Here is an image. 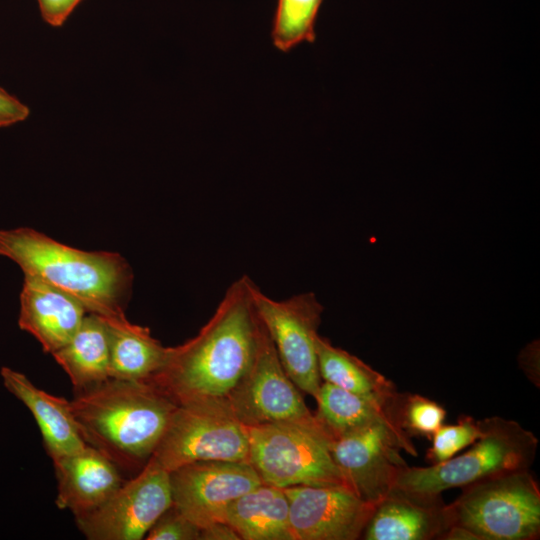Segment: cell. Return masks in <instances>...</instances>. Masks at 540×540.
<instances>
[{"label": "cell", "instance_id": "cell-26", "mask_svg": "<svg viewBox=\"0 0 540 540\" xmlns=\"http://www.w3.org/2000/svg\"><path fill=\"white\" fill-rule=\"evenodd\" d=\"M201 528L171 505L147 532V540H200Z\"/></svg>", "mask_w": 540, "mask_h": 540}, {"label": "cell", "instance_id": "cell-18", "mask_svg": "<svg viewBox=\"0 0 540 540\" xmlns=\"http://www.w3.org/2000/svg\"><path fill=\"white\" fill-rule=\"evenodd\" d=\"M102 318L109 336L110 378L147 381L162 368L169 347L152 337L147 327L132 324L124 313Z\"/></svg>", "mask_w": 540, "mask_h": 540}, {"label": "cell", "instance_id": "cell-27", "mask_svg": "<svg viewBox=\"0 0 540 540\" xmlns=\"http://www.w3.org/2000/svg\"><path fill=\"white\" fill-rule=\"evenodd\" d=\"M82 0H37L43 20L61 27Z\"/></svg>", "mask_w": 540, "mask_h": 540}, {"label": "cell", "instance_id": "cell-10", "mask_svg": "<svg viewBox=\"0 0 540 540\" xmlns=\"http://www.w3.org/2000/svg\"><path fill=\"white\" fill-rule=\"evenodd\" d=\"M400 450L417 455L410 436L399 426L385 422L338 436L330 445L332 458L349 488L373 505L394 488L398 473L408 465Z\"/></svg>", "mask_w": 540, "mask_h": 540}, {"label": "cell", "instance_id": "cell-19", "mask_svg": "<svg viewBox=\"0 0 540 540\" xmlns=\"http://www.w3.org/2000/svg\"><path fill=\"white\" fill-rule=\"evenodd\" d=\"M225 521L241 540H294L284 488L261 483L235 499Z\"/></svg>", "mask_w": 540, "mask_h": 540}, {"label": "cell", "instance_id": "cell-11", "mask_svg": "<svg viewBox=\"0 0 540 540\" xmlns=\"http://www.w3.org/2000/svg\"><path fill=\"white\" fill-rule=\"evenodd\" d=\"M171 505L169 472L148 461L105 503L75 522L89 540H140Z\"/></svg>", "mask_w": 540, "mask_h": 540}, {"label": "cell", "instance_id": "cell-5", "mask_svg": "<svg viewBox=\"0 0 540 540\" xmlns=\"http://www.w3.org/2000/svg\"><path fill=\"white\" fill-rule=\"evenodd\" d=\"M482 435L466 452L444 462L425 467H403L394 488L441 495L477 481L518 470L533 464L538 439L518 422L492 416L479 421Z\"/></svg>", "mask_w": 540, "mask_h": 540}, {"label": "cell", "instance_id": "cell-24", "mask_svg": "<svg viewBox=\"0 0 540 540\" xmlns=\"http://www.w3.org/2000/svg\"><path fill=\"white\" fill-rule=\"evenodd\" d=\"M394 413L398 425L408 436L431 437L446 417L441 405L418 394L398 393Z\"/></svg>", "mask_w": 540, "mask_h": 540}, {"label": "cell", "instance_id": "cell-15", "mask_svg": "<svg viewBox=\"0 0 540 540\" xmlns=\"http://www.w3.org/2000/svg\"><path fill=\"white\" fill-rule=\"evenodd\" d=\"M72 296L32 275H24L19 327L34 336L45 353H54L76 333L85 315Z\"/></svg>", "mask_w": 540, "mask_h": 540}, {"label": "cell", "instance_id": "cell-22", "mask_svg": "<svg viewBox=\"0 0 540 540\" xmlns=\"http://www.w3.org/2000/svg\"><path fill=\"white\" fill-rule=\"evenodd\" d=\"M315 400V417L332 440L374 423L385 422L399 426L394 415L395 401L386 406L327 382L321 383Z\"/></svg>", "mask_w": 540, "mask_h": 540}, {"label": "cell", "instance_id": "cell-25", "mask_svg": "<svg viewBox=\"0 0 540 540\" xmlns=\"http://www.w3.org/2000/svg\"><path fill=\"white\" fill-rule=\"evenodd\" d=\"M482 435L479 421L462 416L456 424H442L431 436L432 445L427 452L431 464L444 462L462 449L472 445Z\"/></svg>", "mask_w": 540, "mask_h": 540}, {"label": "cell", "instance_id": "cell-28", "mask_svg": "<svg viewBox=\"0 0 540 540\" xmlns=\"http://www.w3.org/2000/svg\"><path fill=\"white\" fill-rule=\"evenodd\" d=\"M29 115L27 105L0 87V128L22 122Z\"/></svg>", "mask_w": 540, "mask_h": 540}, {"label": "cell", "instance_id": "cell-23", "mask_svg": "<svg viewBox=\"0 0 540 540\" xmlns=\"http://www.w3.org/2000/svg\"><path fill=\"white\" fill-rule=\"evenodd\" d=\"M322 0H277L271 38L274 47L289 52L303 42H312Z\"/></svg>", "mask_w": 540, "mask_h": 540}, {"label": "cell", "instance_id": "cell-1", "mask_svg": "<svg viewBox=\"0 0 540 540\" xmlns=\"http://www.w3.org/2000/svg\"><path fill=\"white\" fill-rule=\"evenodd\" d=\"M247 276L234 281L208 322L185 343L169 347L149 380L177 405L223 404L251 365L259 318Z\"/></svg>", "mask_w": 540, "mask_h": 540}, {"label": "cell", "instance_id": "cell-9", "mask_svg": "<svg viewBox=\"0 0 540 540\" xmlns=\"http://www.w3.org/2000/svg\"><path fill=\"white\" fill-rule=\"evenodd\" d=\"M251 297L286 373L300 391L315 398L322 383L316 339L323 306L311 292L274 300L254 282Z\"/></svg>", "mask_w": 540, "mask_h": 540}, {"label": "cell", "instance_id": "cell-14", "mask_svg": "<svg viewBox=\"0 0 540 540\" xmlns=\"http://www.w3.org/2000/svg\"><path fill=\"white\" fill-rule=\"evenodd\" d=\"M450 527L441 495L393 488L374 505L362 536L365 540L443 539Z\"/></svg>", "mask_w": 540, "mask_h": 540}, {"label": "cell", "instance_id": "cell-4", "mask_svg": "<svg viewBox=\"0 0 540 540\" xmlns=\"http://www.w3.org/2000/svg\"><path fill=\"white\" fill-rule=\"evenodd\" d=\"M447 508L451 527L444 539L535 540L540 534V489L529 469L464 486Z\"/></svg>", "mask_w": 540, "mask_h": 540}, {"label": "cell", "instance_id": "cell-21", "mask_svg": "<svg viewBox=\"0 0 540 540\" xmlns=\"http://www.w3.org/2000/svg\"><path fill=\"white\" fill-rule=\"evenodd\" d=\"M316 351L323 382L386 406L395 401L398 393L394 385L358 357L332 345L320 335L316 339Z\"/></svg>", "mask_w": 540, "mask_h": 540}, {"label": "cell", "instance_id": "cell-13", "mask_svg": "<svg viewBox=\"0 0 540 540\" xmlns=\"http://www.w3.org/2000/svg\"><path fill=\"white\" fill-rule=\"evenodd\" d=\"M294 540H355L362 536L374 505L342 486L284 488Z\"/></svg>", "mask_w": 540, "mask_h": 540}, {"label": "cell", "instance_id": "cell-16", "mask_svg": "<svg viewBox=\"0 0 540 540\" xmlns=\"http://www.w3.org/2000/svg\"><path fill=\"white\" fill-rule=\"evenodd\" d=\"M52 461L57 479L56 505L75 517L100 507L124 483L119 468L87 444Z\"/></svg>", "mask_w": 540, "mask_h": 540}, {"label": "cell", "instance_id": "cell-29", "mask_svg": "<svg viewBox=\"0 0 540 540\" xmlns=\"http://www.w3.org/2000/svg\"><path fill=\"white\" fill-rule=\"evenodd\" d=\"M200 540H241V537L229 523L218 521L201 528Z\"/></svg>", "mask_w": 540, "mask_h": 540}, {"label": "cell", "instance_id": "cell-8", "mask_svg": "<svg viewBox=\"0 0 540 540\" xmlns=\"http://www.w3.org/2000/svg\"><path fill=\"white\" fill-rule=\"evenodd\" d=\"M206 460L249 463L247 427L222 404L177 405L148 461L171 472Z\"/></svg>", "mask_w": 540, "mask_h": 540}, {"label": "cell", "instance_id": "cell-2", "mask_svg": "<svg viewBox=\"0 0 540 540\" xmlns=\"http://www.w3.org/2000/svg\"><path fill=\"white\" fill-rule=\"evenodd\" d=\"M69 407L87 445L132 469L148 462L177 404L149 381L108 378L76 392Z\"/></svg>", "mask_w": 540, "mask_h": 540}, {"label": "cell", "instance_id": "cell-7", "mask_svg": "<svg viewBox=\"0 0 540 540\" xmlns=\"http://www.w3.org/2000/svg\"><path fill=\"white\" fill-rule=\"evenodd\" d=\"M222 405L246 427L292 424L333 441L286 373L260 319L251 365Z\"/></svg>", "mask_w": 540, "mask_h": 540}, {"label": "cell", "instance_id": "cell-3", "mask_svg": "<svg viewBox=\"0 0 540 540\" xmlns=\"http://www.w3.org/2000/svg\"><path fill=\"white\" fill-rule=\"evenodd\" d=\"M0 256L24 275L36 276L79 301L88 313L123 314L132 273L122 256L88 252L53 240L31 228L0 230Z\"/></svg>", "mask_w": 540, "mask_h": 540}, {"label": "cell", "instance_id": "cell-12", "mask_svg": "<svg viewBox=\"0 0 540 540\" xmlns=\"http://www.w3.org/2000/svg\"><path fill=\"white\" fill-rule=\"evenodd\" d=\"M169 480L172 505L200 528L225 521L229 505L263 483L249 463L222 460L183 465Z\"/></svg>", "mask_w": 540, "mask_h": 540}, {"label": "cell", "instance_id": "cell-20", "mask_svg": "<svg viewBox=\"0 0 540 540\" xmlns=\"http://www.w3.org/2000/svg\"><path fill=\"white\" fill-rule=\"evenodd\" d=\"M52 356L66 372L76 392L110 378L109 336L103 318L94 313L85 315L73 337Z\"/></svg>", "mask_w": 540, "mask_h": 540}, {"label": "cell", "instance_id": "cell-17", "mask_svg": "<svg viewBox=\"0 0 540 540\" xmlns=\"http://www.w3.org/2000/svg\"><path fill=\"white\" fill-rule=\"evenodd\" d=\"M0 375L5 388L32 413L52 460L76 452L86 445L68 400L45 392L23 373L8 367H2Z\"/></svg>", "mask_w": 540, "mask_h": 540}, {"label": "cell", "instance_id": "cell-6", "mask_svg": "<svg viewBox=\"0 0 540 540\" xmlns=\"http://www.w3.org/2000/svg\"><path fill=\"white\" fill-rule=\"evenodd\" d=\"M247 432L249 464L263 483L280 488L298 485L349 488L332 458V441L328 437L281 423L250 426Z\"/></svg>", "mask_w": 540, "mask_h": 540}]
</instances>
